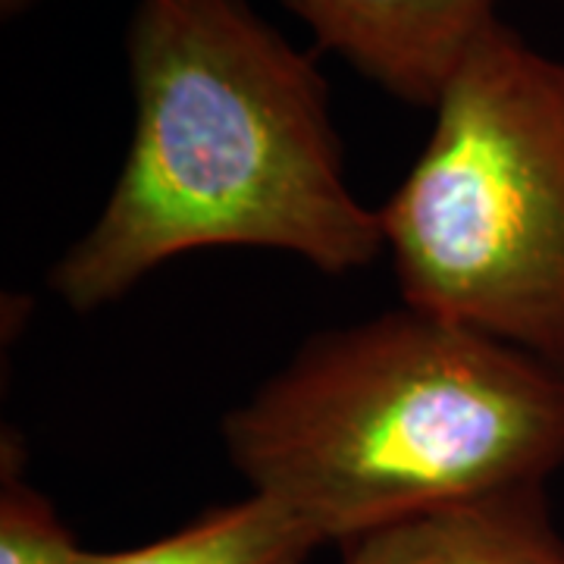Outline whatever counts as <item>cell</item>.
<instances>
[{"instance_id": "277c9868", "label": "cell", "mask_w": 564, "mask_h": 564, "mask_svg": "<svg viewBox=\"0 0 564 564\" xmlns=\"http://www.w3.org/2000/svg\"><path fill=\"white\" fill-rule=\"evenodd\" d=\"M364 79L411 107H436L467 51L496 22V0H282Z\"/></svg>"}, {"instance_id": "5b68a950", "label": "cell", "mask_w": 564, "mask_h": 564, "mask_svg": "<svg viewBox=\"0 0 564 564\" xmlns=\"http://www.w3.org/2000/svg\"><path fill=\"white\" fill-rule=\"evenodd\" d=\"M343 564H564V536L545 486H511L358 533Z\"/></svg>"}, {"instance_id": "52a82bcc", "label": "cell", "mask_w": 564, "mask_h": 564, "mask_svg": "<svg viewBox=\"0 0 564 564\" xmlns=\"http://www.w3.org/2000/svg\"><path fill=\"white\" fill-rule=\"evenodd\" d=\"M88 549L76 543L57 508L3 464L0 484V564H82Z\"/></svg>"}, {"instance_id": "3957f363", "label": "cell", "mask_w": 564, "mask_h": 564, "mask_svg": "<svg viewBox=\"0 0 564 564\" xmlns=\"http://www.w3.org/2000/svg\"><path fill=\"white\" fill-rule=\"evenodd\" d=\"M380 207L408 307L564 377V63L492 22Z\"/></svg>"}, {"instance_id": "8992f818", "label": "cell", "mask_w": 564, "mask_h": 564, "mask_svg": "<svg viewBox=\"0 0 564 564\" xmlns=\"http://www.w3.org/2000/svg\"><path fill=\"white\" fill-rule=\"evenodd\" d=\"M326 545L317 530L267 496L204 511L154 543L88 552L82 564H304L314 549Z\"/></svg>"}, {"instance_id": "ba28073f", "label": "cell", "mask_w": 564, "mask_h": 564, "mask_svg": "<svg viewBox=\"0 0 564 564\" xmlns=\"http://www.w3.org/2000/svg\"><path fill=\"white\" fill-rule=\"evenodd\" d=\"M35 0H0V10L7 13V17H13V13H22L25 7H32Z\"/></svg>"}, {"instance_id": "7a4b0ae2", "label": "cell", "mask_w": 564, "mask_h": 564, "mask_svg": "<svg viewBox=\"0 0 564 564\" xmlns=\"http://www.w3.org/2000/svg\"><path fill=\"white\" fill-rule=\"evenodd\" d=\"M229 462L323 543L564 464V377L402 304L311 336L223 421Z\"/></svg>"}, {"instance_id": "6da1fadb", "label": "cell", "mask_w": 564, "mask_h": 564, "mask_svg": "<svg viewBox=\"0 0 564 564\" xmlns=\"http://www.w3.org/2000/svg\"><path fill=\"white\" fill-rule=\"evenodd\" d=\"M135 122L98 220L51 270L66 307L120 302L204 248H267L345 276L383 251L358 202L317 63L245 0H139Z\"/></svg>"}]
</instances>
